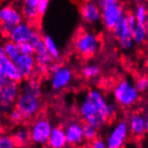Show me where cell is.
<instances>
[{"mask_svg":"<svg viewBox=\"0 0 148 148\" xmlns=\"http://www.w3.org/2000/svg\"><path fill=\"white\" fill-rule=\"evenodd\" d=\"M73 47L77 53L83 58H91L100 48V40L92 31H83L79 33L73 40Z\"/></svg>","mask_w":148,"mask_h":148,"instance_id":"cell-4","label":"cell"},{"mask_svg":"<svg viewBox=\"0 0 148 148\" xmlns=\"http://www.w3.org/2000/svg\"><path fill=\"white\" fill-rule=\"evenodd\" d=\"M79 13L82 20L88 24H97L102 20L101 8L97 3L93 1L84 2L79 6Z\"/></svg>","mask_w":148,"mask_h":148,"instance_id":"cell-14","label":"cell"},{"mask_svg":"<svg viewBox=\"0 0 148 148\" xmlns=\"http://www.w3.org/2000/svg\"><path fill=\"white\" fill-rule=\"evenodd\" d=\"M135 85L137 91L140 92H145L148 90V76H142L136 79Z\"/></svg>","mask_w":148,"mask_h":148,"instance_id":"cell-30","label":"cell"},{"mask_svg":"<svg viewBox=\"0 0 148 148\" xmlns=\"http://www.w3.org/2000/svg\"><path fill=\"white\" fill-rule=\"evenodd\" d=\"M145 27L146 30V41H145V43H146V46L148 47V18L146 20V23L145 24Z\"/></svg>","mask_w":148,"mask_h":148,"instance_id":"cell-36","label":"cell"},{"mask_svg":"<svg viewBox=\"0 0 148 148\" xmlns=\"http://www.w3.org/2000/svg\"><path fill=\"white\" fill-rule=\"evenodd\" d=\"M5 56V52H4V49H3V45L0 43V59H2Z\"/></svg>","mask_w":148,"mask_h":148,"instance_id":"cell-37","label":"cell"},{"mask_svg":"<svg viewBox=\"0 0 148 148\" xmlns=\"http://www.w3.org/2000/svg\"><path fill=\"white\" fill-rule=\"evenodd\" d=\"M42 92L38 81L32 77L21 85L20 94L15 103V109L24 120L35 118L42 108Z\"/></svg>","mask_w":148,"mask_h":148,"instance_id":"cell-2","label":"cell"},{"mask_svg":"<svg viewBox=\"0 0 148 148\" xmlns=\"http://www.w3.org/2000/svg\"><path fill=\"white\" fill-rule=\"evenodd\" d=\"M38 0H25L23 3L21 11L25 21L33 24L39 18L40 15L38 10Z\"/></svg>","mask_w":148,"mask_h":148,"instance_id":"cell-18","label":"cell"},{"mask_svg":"<svg viewBox=\"0 0 148 148\" xmlns=\"http://www.w3.org/2000/svg\"><path fill=\"white\" fill-rule=\"evenodd\" d=\"M13 137L17 146H26L30 143L29 128L26 126H20L14 129Z\"/></svg>","mask_w":148,"mask_h":148,"instance_id":"cell-20","label":"cell"},{"mask_svg":"<svg viewBox=\"0 0 148 148\" xmlns=\"http://www.w3.org/2000/svg\"><path fill=\"white\" fill-rule=\"evenodd\" d=\"M67 145L68 143L64 129L61 126H54L49 137L47 146L49 148H65Z\"/></svg>","mask_w":148,"mask_h":148,"instance_id":"cell-19","label":"cell"},{"mask_svg":"<svg viewBox=\"0 0 148 148\" xmlns=\"http://www.w3.org/2000/svg\"><path fill=\"white\" fill-rule=\"evenodd\" d=\"M100 67L95 64H88L81 68V75L87 79H93L99 76Z\"/></svg>","mask_w":148,"mask_h":148,"instance_id":"cell-27","label":"cell"},{"mask_svg":"<svg viewBox=\"0 0 148 148\" xmlns=\"http://www.w3.org/2000/svg\"><path fill=\"white\" fill-rule=\"evenodd\" d=\"M129 125L126 120H120L109 133L105 145L107 148H122L129 135Z\"/></svg>","mask_w":148,"mask_h":148,"instance_id":"cell-10","label":"cell"},{"mask_svg":"<svg viewBox=\"0 0 148 148\" xmlns=\"http://www.w3.org/2000/svg\"><path fill=\"white\" fill-rule=\"evenodd\" d=\"M0 64H1L3 72L5 74V76L7 81L11 82H20L23 78L21 76L20 73L17 69L14 61L9 59L6 57H4L2 59H0Z\"/></svg>","mask_w":148,"mask_h":148,"instance_id":"cell-17","label":"cell"},{"mask_svg":"<svg viewBox=\"0 0 148 148\" xmlns=\"http://www.w3.org/2000/svg\"><path fill=\"white\" fill-rule=\"evenodd\" d=\"M115 101L123 107H131L139 99V92L129 79L120 80L113 88Z\"/></svg>","mask_w":148,"mask_h":148,"instance_id":"cell-5","label":"cell"},{"mask_svg":"<svg viewBox=\"0 0 148 148\" xmlns=\"http://www.w3.org/2000/svg\"><path fill=\"white\" fill-rule=\"evenodd\" d=\"M53 128L54 126L47 118H37L29 126L30 143L37 146L47 145Z\"/></svg>","mask_w":148,"mask_h":148,"instance_id":"cell-8","label":"cell"},{"mask_svg":"<svg viewBox=\"0 0 148 148\" xmlns=\"http://www.w3.org/2000/svg\"><path fill=\"white\" fill-rule=\"evenodd\" d=\"M2 45H3V49L5 52V56L8 58L9 59L14 61L21 55L19 45H17L12 40H10L9 39L5 40V42Z\"/></svg>","mask_w":148,"mask_h":148,"instance_id":"cell-23","label":"cell"},{"mask_svg":"<svg viewBox=\"0 0 148 148\" xmlns=\"http://www.w3.org/2000/svg\"><path fill=\"white\" fill-rule=\"evenodd\" d=\"M67 143L71 146H79L85 141L83 135V124L79 121H71L64 128Z\"/></svg>","mask_w":148,"mask_h":148,"instance_id":"cell-15","label":"cell"},{"mask_svg":"<svg viewBox=\"0 0 148 148\" xmlns=\"http://www.w3.org/2000/svg\"><path fill=\"white\" fill-rule=\"evenodd\" d=\"M101 8V16L103 25L112 31L118 21L125 15L122 6L116 0H102L97 2Z\"/></svg>","mask_w":148,"mask_h":148,"instance_id":"cell-7","label":"cell"},{"mask_svg":"<svg viewBox=\"0 0 148 148\" xmlns=\"http://www.w3.org/2000/svg\"><path fill=\"white\" fill-rule=\"evenodd\" d=\"M44 36H42L40 33L37 31L34 33L33 37L30 40V43L32 45L34 49V55H39V54H43L47 52L45 43H44Z\"/></svg>","mask_w":148,"mask_h":148,"instance_id":"cell-24","label":"cell"},{"mask_svg":"<svg viewBox=\"0 0 148 148\" xmlns=\"http://www.w3.org/2000/svg\"><path fill=\"white\" fill-rule=\"evenodd\" d=\"M8 121L11 123L12 125H19L23 122V116L21 115V113L14 108L11 112H10L8 115Z\"/></svg>","mask_w":148,"mask_h":148,"instance_id":"cell-31","label":"cell"},{"mask_svg":"<svg viewBox=\"0 0 148 148\" xmlns=\"http://www.w3.org/2000/svg\"><path fill=\"white\" fill-rule=\"evenodd\" d=\"M0 148H17L13 135L6 133L0 134Z\"/></svg>","mask_w":148,"mask_h":148,"instance_id":"cell-29","label":"cell"},{"mask_svg":"<svg viewBox=\"0 0 148 148\" xmlns=\"http://www.w3.org/2000/svg\"><path fill=\"white\" fill-rule=\"evenodd\" d=\"M73 78L70 67L61 66L56 71L50 74V84L53 90L62 91L69 86Z\"/></svg>","mask_w":148,"mask_h":148,"instance_id":"cell-12","label":"cell"},{"mask_svg":"<svg viewBox=\"0 0 148 148\" xmlns=\"http://www.w3.org/2000/svg\"><path fill=\"white\" fill-rule=\"evenodd\" d=\"M43 39H44V43L47 52L54 60H59L61 58V52L57 44L56 43V40L50 35H45Z\"/></svg>","mask_w":148,"mask_h":148,"instance_id":"cell-22","label":"cell"},{"mask_svg":"<svg viewBox=\"0 0 148 148\" xmlns=\"http://www.w3.org/2000/svg\"><path fill=\"white\" fill-rule=\"evenodd\" d=\"M79 112L84 122L98 129L114 117L116 107L114 104L107 101L99 90L91 89L81 100Z\"/></svg>","mask_w":148,"mask_h":148,"instance_id":"cell-1","label":"cell"},{"mask_svg":"<svg viewBox=\"0 0 148 148\" xmlns=\"http://www.w3.org/2000/svg\"><path fill=\"white\" fill-rule=\"evenodd\" d=\"M128 125L130 132L136 136H140L146 132L145 116L138 112H134L130 116Z\"/></svg>","mask_w":148,"mask_h":148,"instance_id":"cell-16","label":"cell"},{"mask_svg":"<svg viewBox=\"0 0 148 148\" xmlns=\"http://www.w3.org/2000/svg\"><path fill=\"white\" fill-rule=\"evenodd\" d=\"M23 21L22 11L14 5H5L2 6L1 13V29L3 35H9L13 29Z\"/></svg>","mask_w":148,"mask_h":148,"instance_id":"cell-9","label":"cell"},{"mask_svg":"<svg viewBox=\"0 0 148 148\" xmlns=\"http://www.w3.org/2000/svg\"><path fill=\"white\" fill-rule=\"evenodd\" d=\"M89 148H107V147H106V145H105V142L103 139L97 137L96 140L91 142Z\"/></svg>","mask_w":148,"mask_h":148,"instance_id":"cell-34","label":"cell"},{"mask_svg":"<svg viewBox=\"0 0 148 148\" xmlns=\"http://www.w3.org/2000/svg\"><path fill=\"white\" fill-rule=\"evenodd\" d=\"M145 129H146V132H148V110L145 116Z\"/></svg>","mask_w":148,"mask_h":148,"instance_id":"cell-38","label":"cell"},{"mask_svg":"<svg viewBox=\"0 0 148 148\" xmlns=\"http://www.w3.org/2000/svg\"><path fill=\"white\" fill-rule=\"evenodd\" d=\"M49 7V1L48 0H38V10L40 16H43L48 10Z\"/></svg>","mask_w":148,"mask_h":148,"instance_id":"cell-33","label":"cell"},{"mask_svg":"<svg viewBox=\"0 0 148 148\" xmlns=\"http://www.w3.org/2000/svg\"><path fill=\"white\" fill-rule=\"evenodd\" d=\"M133 15L136 18L137 24L145 25V24L146 23V20L148 18V8L144 4L137 5Z\"/></svg>","mask_w":148,"mask_h":148,"instance_id":"cell-26","label":"cell"},{"mask_svg":"<svg viewBox=\"0 0 148 148\" xmlns=\"http://www.w3.org/2000/svg\"><path fill=\"white\" fill-rule=\"evenodd\" d=\"M36 31L37 29L33 24L23 20L22 23H20L13 29V31L8 35V38L17 45H20L25 43V42H29Z\"/></svg>","mask_w":148,"mask_h":148,"instance_id":"cell-11","label":"cell"},{"mask_svg":"<svg viewBox=\"0 0 148 148\" xmlns=\"http://www.w3.org/2000/svg\"><path fill=\"white\" fill-rule=\"evenodd\" d=\"M98 129L89 124H83V135L86 141L93 142L97 138Z\"/></svg>","mask_w":148,"mask_h":148,"instance_id":"cell-28","label":"cell"},{"mask_svg":"<svg viewBox=\"0 0 148 148\" xmlns=\"http://www.w3.org/2000/svg\"><path fill=\"white\" fill-rule=\"evenodd\" d=\"M3 33H2V31H1V29H0V43H1V40H2V39H3Z\"/></svg>","mask_w":148,"mask_h":148,"instance_id":"cell-39","label":"cell"},{"mask_svg":"<svg viewBox=\"0 0 148 148\" xmlns=\"http://www.w3.org/2000/svg\"><path fill=\"white\" fill-rule=\"evenodd\" d=\"M136 24L134 15L128 14L124 15L112 29L113 35L118 40V43L122 49L129 50L134 46L135 43L133 41L132 33Z\"/></svg>","mask_w":148,"mask_h":148,"instance_id":"cell-3","label":"cell"},{"mask_svg":"<svg viewBox=\"0 0 148 148\" xmlns=\"http://www.w3.org/2000/svg\"><path fill=\"white\" fill-rule=\"evenodd\" d=\"M34 57L37 65V72H38L41 75L48 73L49 67L54 63V59L52 58V57L47 52L39 55H34Z\"/></svg>","mask_w":148,"mask_h":148,"instance_id":"cell-21","label":"cell"},{"mask_svg":"<svg viewBox=\"0 0 148 148\" xmlns=\"http://www.w3.org/2000/svg\"><path fill=\"white\" fill-rule=\"evenodd\" d=\"M14 63L23 79L28 80L32 78L37 72V65L34 55H22L21 54Z\"/></svg>","mask_w":148,"mask_h":148,"instance_id":"cell-13","label":"cell"},{"mask_svg":"<svg viewBox=\"0 0 148 148\" xmlns=\"http://www.w3.org/2000/svg\"><path fill=\"white\" fill-rule=\"evenodd\" d=\"M20 53L22 55H34V49L30 42H25V43L20 44Z\"/></svg>","mask_w":148,"mask_h":148,"instance_id":"cell-32","label":"cell"},{"mask_svg":"<svg viewBox=\"0 0 148 148\" xmlns=\"http://www.w3.org/2000/svg\"><path fill=\"white\" fill-rule=\"evenodd\" d=\"M132 38L135 44L140 45L146 41V30L144 24H136L133 30Z\"/></svg>","mask_w":148,"mask_h":148,"instance_id":"cell-25","label":"cell"},{"mask_svg":"<svg viewBox=\"0 0 148 148\" xmlns=\"http://www.w3.org/2000/svg\"><path fill=\"white\" fill-rule=\"evenodd\" d=\"M20 90L21 85L16 82L7 81L0 86V117L8 115L15 108Z\"/></svg>","mask_w":148,"mask_h":148,"instance_id":"cell-6","label":"cell"},{"mask_svg":"<svg viewBox=\"0 0 148 148\" xmlns=\"http://www.w3.org/2000/svg\"><path fill=\"white\" fill-rule=\"evenodd\" d=\"M5 82H7L5 76V74L3 72V69H2V67H1V64H0V86L4 84Z\"/></svg>","mask_w":148,"mask_h":148,"instance_id":"cell-35","label":"cell"},{"mask_svg":"<svg viewBox=\"0 0 148 148\" xmlns=\"http://www.w3.org/2000/svg\"><path fill=\"white\" fill-rule=\"evenodd\" d=\"M1 13H2V6H0V24H1Z\"/></svg>","mask_w":148,"mask_h":148,"instance_id":"cell-40","label":"cell"}]
</instances>
